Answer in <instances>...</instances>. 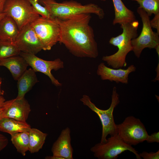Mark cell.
<instances>
[{
	"instance_id": "2",
	"label": "cell",
	"mask_w": 159,
	"mask_h": 159,
	"mask_svg": "<svg viewBox=\"0 0 159 159\" xmlns=\"http://www.w3.org/2000/svg\"><path fill=\"white\" fill-rule=\"evenodd\" d=\"M139 24L137 20L130 23L122 24L120 25L123 30L122 34L110 39L109 43L117 47L118 50L112 55L102 57V60L108 66L115 69L126 66V57L132 50L131 40L138 37Z\"/></svg>"
},
{
	"instance_id": "32",
	"label": "cell",
	"mask_w": 159,
	"mask_h": 159,
	"mask_svg": "<svg viewBox=\"0 0 159 159\" xmlns=\"http://www.w3.org/2000/svg\"><path fill=\"white\" fill-rule=\"evenodd\" d=\"M5 101V99L3 96L0 95V107L3 106Z\"/></svg>"
},
{
	"instance_id": "4",
	"label": "cell",
	"mask_w": 159,
	"mask_h": 159,
	"mask_svg": "<svg viewBox=\"0 0 159 159\" xmlns=\"http://www.w3.org/2000/svg\"><path fill=\"white\" fill-rule=\"evenodd\" d=\"M112 100L110 106L106 110L100 109L97 107L92 103L89 96L84 95L80 101L84 105L87 106L98 116L101 122L102 131L100 143H104L107 140V137L109 135L110 136L117 133L116 125L114 121L113 112L115 108L120 102L119 95L117 92L116 87L113 89Z\"/></svg>"
},
{
	"instance_id": "18",
	"label": "cell",
	"mask_w": 159,
	"mask_h": 159,
	"mask_svg": "<svg viewBox=\"0 0 159 159\" xmlns=\"http://www.w3.org/2000/svg\"><path fill=\"white\" fill-rule=\"evenodd\" d=\"M114 6L115 18L112 24L130 23L136 20L134 12L127 8L122 0H112Z\"/></svg>"
},
{
	"instance_id": "35",
	"label": "cell",
	"mask_w": 159,
	"mask_h": 159,
	"mask_svg": "<svg viewBox=\"0 0 159 159\" xmlns=\"http://www.w3.org/2000/svg\"><path fill=\"white\" fill-rule=\"evenodd\" d=\"M100 0L102 1H106V0Z\"/></svg>"
},
{
	"instance_id": "15",
	"label": "cell",
	"mask_w": 159,
	"mask_h": 159,
	"mask_svg": "<svg viewBox=\"0 0 159 159\" xmlns=\"http://www.w3.org/2000/svg\"><path fill=\"white\" fill-rule=\"evenodd\" d=\"M28 66L26 60L20 55L0 60V67L4 66L6 67L16 80H17L27 69Z\"/></svg>"
},
{
	"instance_id": "3",
	"label": "cell",
	"mask_w": 159,
	"mask_h": 159,
	"mask_svg": "<svg viewBox=\"0 0 159 159\" xmlns=\"http://www.w3.org/2000/svg\"><path fill=\"white\" fill-rule=\"evenodd\" d=\"M39 1L48 10L53 18L66 19L82 14H94L100 19L105 16L103 9L93 3L83 5L73 0L61 3L55 0H39Z\"/></svg>"
},
{
	"instance_id": "30",
	"label": "cell",
	"mask_w": 159,
	"mask_h": 159,
	"mask_svg": "<svg viewBox=\"0 0 159 159\" xmlns=\"http://www.w3.org/2000/svg\"><path fill=\"white\" fill-rule=\"evenodd\" d=\"M45 159H64L63 158L54 156V155H52V156H47L46 157H45Z\"/></svg>"
},
{
	"instance_id": "26",
	"label": "cell",
	"mask_w": 159,
	"mask_h": 159,
	"mask_svg": "<svg viewBox=\"0 0 159 159\" xmlns=\"http://www.w3.org/2000/svg\"><path fill=\"white\" fill-rule=\"evenodd\" d=\"M150 24L151 27L155 29L159 34V13L154 15L153 18L150 20Z\"/></svg>"
},
{
	"instance_id": "33",
	"label": "cell",
	"mask_w": 159,
	"mask_h": 159,
	"mask_svg": "<svg viewBox=\"0 0 159 159\" xmlns=\"http://www.w3.org/2000/svg\"><path fill=\"white\" fill-rule=\"evenodd\" d=\"M3 106L0 107V120L2 118V115L3 111Z\"/></svg>"
},
{
	"instance_id": "7",
	"label": "cell",
	"mask_w": 159,
	"mask_h": 159,
	"mask_svg": "<svg viewBox=\"0 0 159 159\" xmlns=\"http://www.w3.org/2000/svg\"><path fill=\"white\" fill-rule=\"evenodd\" d=\"M31 25L42 43L44 50H49L59 42L60 31L55 18L39 16Z\"/></svg>"
},
{
	"instance_id": "10",
	"label": "cell",
	"mask_w": 159,
	"mask_h": 159,
	"mask_svg": "<svg viewBox=\"0 0 159 159\" xmlns=\"http://www.w3.org/2000/svg\"><path fill=\"white\" fill-rule=\"evenodd\" d=\"M20 55L26 60L29 66L35 72L42 73L48 76L52 83L56 87H60L62 84L56 79L51 73L52 70L57 71L64 67L63 62L59 58L52 61L44 60L35 55L21 52Z\"/></svg>"
},
{
	"instance_id": "14",
	"label": "cell",
	"mask_w": 159,
	"mask_h": 159,
	"mask_svg": "<svg viewBox=\"0 0 159 159\" xmlns=\"http://www.w3.org/2000/svg\"><path fill=\"white\" fill-rule=\"evenodd\" d=\"M71 131L69 127L62 130L51 148L53 155L64 159H73V149L71 144Z\"/></svg>"
},
{
	"instance_id": "6",
	"label": "cell",
	"mask_w": 159,
	"mask_h": 159,
	"mask_svg": "<svg viewBox=\"0 0 159 159\" xmlns=\"http://www.w3.org/2000/svg\"><path fill=\"white\" fill-rule=\"evenodd\" d=\"M90 150L98 159H116L120 154L127 150L134 154L137 159H141L135 148L124 143L117 133L111 136L105 143L96 144Z\"/></svg>"
},
{
	"instance_id": "11",
	"label": "cell",
	"mask_w": 159,
	"mask_h": 159,
	"mask_svg": "<svg viewBox=\"0 0 159 159\" xmlns=\"http://www.w3.org/2000/svg\"><path fill=\"white\" fill-rule=\"evenodd\" d=\"M15 43L20 51L26 53L35 55L44 50L42 43L30 24L19 31Z\"/></svg>"
},
{
	"instance_id": "9",
	"label": "cell",
	"mask_w": 159,
	"mask_h": 159,
	"mask_svg": "<svg viewBox=\"0 0 159 159\" xmlns=\"http://www.w3.org/2000/svg\"><path fill=\"white\" fill-rule=\"evenodd\" d=\"M3 12L14 20L19 31L40 16L28 0H6Z\"/></svg>"
},
{
	"instance_id": "22",
	"label": "cell",
	"mask_w": 159,
	"mask_h": 159,
	"mask_svg": "<svg viewBox=\"0 0 159 159\" xmlns=\"http://www.w3.org/2000/svg\"><path fill=\"white\" fill-rule=\"evenodd\" d=\"M21 52L15 42L0 40V60L19 55Z\"/></svg>"
},
{
	"instance_id": "8",
	"label": "cell",
	"mask_w": 159,
	"mask_h": 159,
	"mask_svg": "<svg viewBox=\"0 0 159 159\" xmlns=\"http://www.w3.org/2000/svg\"><path fill=\"white\" fill-rule=\"evenodd\" d=\"M117 134L127 144L135 145L145 141L148 135L140 120L133 116H128L121 123L116 125Z\"/></svg>"
},
{
	"instance_id": "20",
	"label": "cell",
	"mask_w": 159,
	"mask_h": 159,
	"mask_svg": "<svg viewBox=\"0 0 159 159\" xmlns=\"http://www.w3.org/2000/svg\"><path fill=\"white\" fill-rule=\"evenodd\" d=\"M29 132L28 151L31 153H37L42 148L48 134L35 128H31Z\"/></svg>"
},
{
	"instance_id": "29",
	"label": "cell",
	"mask_w": 159,
	"mask_h": 159,
	"mask_svg": "<svg viewBox=\"0 0 159 159\" xmlns=\"http://www.w3.org/2000/svg\"><path fill=\"white\" fill-rule=\"evenodd\" d=\"M6 0H0V14L3 12L4 5Z\"/></svg>"
},
{
	"instance_id": "17",
	"label": "cell",
	"mask_w": 159,
	"mask_h": 159,
	"mask_svg": "<svg viewBox=\"0 0 159 159\" xmlns=\"http://www.w3.org/2000/svg\"><path fill=\"white\" fill-rule=\"evenodd\" d=\"M18 94L16 98L21 99L32 89L38 81L36 72L32 68L27 69L18 80Z\"/></svg>"
},
{
	"instance_id": "27",
	"label": "cell",
	"mask_w": 159,
	"mask_h": 159,
	"mask_svg": "<svg viewBox=\"0 0 159 159\" xmlns=\"http://www.w3.org/2000/svg\"><path fill=\"white\" fill-rule=\"evenodd\" d=\"M146 141L148 143L159 142V132H154L151 135H148Z\"/></svg>"
},
{
	"instance_id": "1",
	"label": "cell",
	"mask_w": 159,
	"mask_h": 159,
	"mask_svg": "<svg viewBox=\"0 0 159 159\" xmlns=\"http://www.w3.org/2000/svg\"><path fill=\"white\" fill-rule=\"evenodd\" d=\"M90 14H82L66 19L54 18L60 28L59 42L77 57L96 58L98 55L94 31L90 25Z\"/></svg>"
},
{
	"instance_id": "5",
	"label": "cell",
	"mask_w": 159,
	"mask_h": 159,
	"mask_svg": "<svg viewBox=\"0 0 159 159\" xmlns=\"http://www.w3.org/2000/svg\"><path fill=\"white\" fill-rule=\"evenodd\" d=\"M137 11L141 19L143 27L139 36L131 40L132 51L135 56L139 58L144 49H155L159 56V34L153 30L150 24V16L140 6Z\"/></svg>"
},
{
	"instance_id": "34",
	"label": "cell",
	"mask_w": 159,
	"mask_h": 159,
	"mask_svg": "<svg viewBox=\"0 0 159 159\" xmlns=\"http://www.w3.org/2000/svg\"><path fill=\"white\" fill-rule=\"evenodd\" d=\"M6 15V14L3 12L2 13L0 14V21Z\"/></svg>"
},
{
	"instance_id": "28",
	"label": "cell",
	"mask_w": 159,
	"mask_h": 159,
	"mask_svg": "<svg viewBox=\"0 0 159 159\" xmlns=\"http://www.w3.org/2000/svg\"><path fill=\"white\" fill-rule=\"evenodd\" d=\"M8 142V139L7 138L0 134V152L7 146Z\"/></svg>"
},
{
	"instance_id": "23",
	"label": "cell",
	"mask_w": 159,
	"mask_h": 159,
	"mask_svg": "<svg viewBox=\"0 0 159 159\" xmlns=\"http://www.w3.org/2000/svg\"><path fill=\"white\" fill-rule=\"evenodd\" d=\"M136 1L149 16L159 13V0H131Z\"/></svg>"
},
{
	"instance_id": "13",
	"label": "cell",
	"mask_w": 159,
	"mask_h": 159,
	"mask_svg": "<svg viewBox=\"0 0 159 159\" xmlns=\"http://www.w3.org/2000/svg\"><path fill=\"white\" fill-rule=\"evenodd\" d=\"M136 70V68L134 65H130L126 69H115L108 67L102 62L98 65L97 74L102 80L127 84L128 82L129 74Z\"/></svg>"
},
{
	"instance_id": "21",
	"label": "cell",
	"mask_w": 159,
	"mask_h": 159,
	"mask_svg": "<svg viewBox=\"0 0 159 159\" xmlns=\"http://www.w3.org/2000/svg\"><path fill=\"white\" fill-rule=\"evenodd\" d=\"M29 132H19L10 134L12 144L17 151L23 156L26 155V152L29 150Z\"/></svg>"
},
{
	"instance_id": "25",
	"label": "cell",
	"mask_w": 159,
	"mask_h": 159,
	"mask_svg": "<svg viewBox=\"0 0 159 159\" xmlns=\"http://www.w3.org/2000/svg\"><path fill=\"white\" fill-rule=\"evenodd\" d=\"M140 157L144 159H159V150L156 152H150L148 153L146 151H143L141 153H139Z\"/></svg>"
},
{
	"instance_id": "16",
	"label": "cell",
	"mask_w": 159,
	"mask_h": 159,
	"mask_svg": "<svg viewBox=\"0 0 159 159\" xmlns=\"http://www.w3.org/2000/svg\"><path fill=\"white\" fill-rule=\"evenodd\" d=\"M19 30L14 20L6 15L0 21V40L15 42Z\"/></svg>"
},
{
	"instance_id": "31",
	"label": "cell",
	"mask_w": 159,
	"mask_h": 159,
	"mask_svg": "<svg viewBox=\"0 0 159 159\" xmlns=\"http://www.w3.org/2000/svg\"><path fill=\"white\" fill-rule=\"evenodd\" d=\"M2 83V78L0 77V95L3 96L4 94V91L1 89V86Z\"/></svg>"
},
{
	"instance_id": "36",
	"label": "cell",
	"mask_w": 159,
	"mask_h": 159,
	"mask_svg": "<svg viewBox=\"0 0 159 159\" xmlns=\"http://www.w3.org/2000/svg\"></svg>"
},
{
	"instance_id": "19",
	"label": "cell",
	"mask_w": 159,
	"mask_h": 159,
	"mask_svg": "<svg viewBox=\"0 0 159 159\" xmlns=\"http://www.w3.org/2000/svg\"><path fill=\"white\" fill-rule=\"evenodd\" d=\"M31 127L26 122L20 121L13 118L5 117L0 120V131L12 134L29 132Z\"/></svg>"
},
{
	"instance_id": "24",
	"label": "cell",
	"mask_w": 159,
	"mask_h": 159,
	"mask_svg": "<svg viewBox=\"0 0 159 159\" xmlns=\"http://www.w3.org/2000/svg\"><path fill=\"white\" fill-rule=\"evenodd\" d=\"M32 6L35 11L41 16L43 17L53 18L49 11L43 6L41 4L39 0H28Z\"/></svg>"
},
{
	"instance_id": "12",
	"label": "cell",
	"mask_w": 159,
	"mask_h": 159,
	"mask_svg": "<svg viewBox=\"0 0 159 159\" xmlns=\"http://www.w3.org/2000/svg\"><path fill=\"white\" fill-rule=\"evenodd\" d=\"M2 106V118L9 117L23 122H26L31 110L30 105L25 97L5 101Z\"/></svg>"
}]
</instances>
